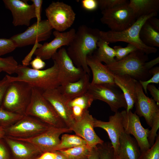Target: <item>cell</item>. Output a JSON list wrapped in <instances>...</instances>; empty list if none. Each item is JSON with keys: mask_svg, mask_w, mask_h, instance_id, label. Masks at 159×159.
I'll return each mask as SVG.
<instances>
[{"mask_svg": "<svg viewBox=\"0 0 159 159\" xmlns=\"http://www.w3.org/2000/svg\"><path fill=\"white\" fill-rule=\"evenodd\" d=\"M159 62V57L157 58L148 62H146L145 63V66L149 70H150L153 67L158 64Z\"/></svg>", "mask_w": 159, "mask_h": 159, "instance_id": "cell-49", "label": "cell"}, {"mask_svg": "<svg viewBox=\"0 0 159 159\" xmlns=\"http://www.w3.org/2000/svg\"><path fill=\"white\" fill-rule=\"evenodd\" d=\"M90 74L86 73L78 80L60 85L57 88L69 101L87 92L90 83Z\"/></svg>", "mask_w": 159, "mask_h": 159, "instance_id": "cell-25", "label": "cell"}, {"mask_svg": "<svg viewBox=\"0 0 159 159\" xmlns=\"http://www.w3.org/2000/svg\"><path fill=\"white\" fill-rule=\"evenodd\" d=\"M33 4L35 13L36 17L37 19V22H39L41 19V10L43 1L42 0H32Z\"/></svg>", "mask_w": 159, "mask_h": 159, "instance_id": "cell-45", "label": "cell"}, {"mask_svg": "<svg viewBox=\"0 0 159 159\" xmlns=\"http://www.w3.org/2000/svg\"><path fill=\"white\" fill-rule=\"evenodd\" d=\"M58 155L56 158L55 159H67L65 157L60 153L58 151Z\"/></svg>", "mask_w": 159, "mask_h": 159, "instance_id": "cell-51", "label": "cell"}, {"mask_svg": "<svg viewBox=\"0 0 159 159\" xmlns=\"http://www.w3.org/2000/svg\"><path fill=\"white\" fill-rule=\"evenodd\" d=\"M87 145L82 138L76 135L63 134L59 144L56 151L65 150L74 147Z\"/></svg>", "mask_w": 159, "mask_h": 159, "instance_id": "cell-31", "label": "cell"}, {"mask_svg": "<svg viewBox=\"0 0 159 159\" xmlns=\"http://www.w3.org/2000/svg\"><path fill=\"white\" fill-rule=\"evenodd\" d=\"M151 130H149L148 140L150 147L154 144L155 139L158 135L157 132L159 128V115L156 116L154 119Z\"/></svg>", "mask_w": 159, "mask_h": 159, "instance_id": "cell-40", "label": "cell"}, {"mask_svg": "<svg viewBox=\"0 0 159 159\" xmlns=\"http://www.w3.org/2000/svg\"><path fill=\"white\" fill-rule=\"evenodd\" d=\"M76 31L72 28L66 32L54 31V39L49 42H45L35 51L34 54L44 61L52 58L59 48L64 46H68L74 37Z\"/></svg>", "mask_w": 159, "mask_h": 159, "instance_id": "cell-17", "label": "cell"}, {"mask_svg": "<svg viewBox=\"0 0 159 159\" xmlns=\"http://www.w3.org/2000/svg\"><path fill=\"white\" fill-rule=\"evenodd\" d=\"M29 64L31 65L33 69L37 70H42L46 65V63L44 61L38 56H36L31 61Z\"/></svg>", "mask_w": 159, "mask_h": 159, "instance_id": "cell-43", "label": "cell"}, {"mask_svg": "<svg viewBox=\"0 0 159 159\" xmlns=\"http://www.w3.org/2000/svg\"><path fill=\"white\" fill-rule=\"evenodd\" d=\"M24 115L15 113L0 107V125L4 128L13 125Z\"/></svg>", "mask_w": 159, "mask_h": 159, "instance_id": "cell-32", "label": "cell"}, {"mask_svg": "<svg viewBox=\"0 0 159 159\" xmlns=\"http://www.w3.org/2000/svg\"><path fill=\"white\" fill-rule=\"evenodd\" d=\"M100 32L97 29L81 25L66 49L74 65L82 68L89 74L90 69L87 64V58L97 49V43L100 38Z\"/></svg>", "mask_w": 159, "mask_h": 159, "instance_id": "cell-1", "label": "cell"}, {"mask_svg": "<svg viewBox=\"0 0 159 159\" xmlns=\"http://www.w3.org/2000/svg\"><path fill=\"white\" fill-rule=\"evenodd\" d=\"M100 159H114V152L111 143L103 142L96 146Z\"/></svg>", "mask_w": 159, "mask_h": 159, "instance_id": "cell-34", "label": "cell"}, {"mask_svg": "<svg viewBox=\"0 0 159 159\" xmlns=\"http://www.w3.org/2000/svg\"><path fill=\"white\" fill-rule=\"evenodd\" d=\"M15 73L17 74L16 76L8 75L10 82H24L43 92L57 88L60 86L58 68L54 62L51 67L40 70L34 69L27 66L19 64Z\"/></svg>", "mask_w": 159, "mask_h": 159, "instance_id": "cell-2", "label": "cell"}, {"mask_svg": "<svg viewBox=\"0 0 159 159\" xmlns=\"http://www.w3.org/2000/svg\"><path fill=\"white\" fill-rule=\"evenodd\" d=\"M72 131L67 128H60L50 127L45 131L30 138H14L31 143L43 153L47 152L56 151L60 143L59 137L61 135Z\"/></svg>", "mask_w": 159, "mask_h": 159, "instance_id": "cell-14", "label": "cell"}, {"mask_svg": "<svg viewBox=\"0 0 159 159\" xmlns=\"http://www.w3.org/2000/svg\"><path fill=\"white\" fill-rule=\"evenodd\" d=\"M157 14L153 13L141 16L129 27L121 31H100V37L109 43L124 42L132 44L135 46L138 50L147 55L156 53L157 49L145 45L141 40L139 34L142 26L146 21L152 17H155Z\"/></svg>", "mask_w": 159, "mask_h": 159, "instance_id": "cell-3", "label": "cell"}, {"mask_svg": "<svg viewBox=\"0 0 159 159\" xmlns=\"http://www.w3.org/2000/svg\"><path fill=\"white\" fill-rule=\"evenodd\" d=\"M33 87L25 82H10L5 92L0 107L19 114L25 115L30 102Z\"/></svg>", "mask_w": 159, "mask_h": 159, "instance_id": "cell-6", "label": "cell"}, {"mask_svg": "<svg viewBox=\"0 0 159 159\" xmlns=\"http://www.w3.org/2000/svg\"><path fill=\"white\" fill-rule=\"evenodd\" d=\"M148 90L152 95L153 99L159 105V90L153 84H149L147 86Z\"/></svg>", "mask_w": 159, "mask_h": 159, "instance_id": "cell-46", "label": "cell"}, {"mask_svg": "<svg viewBox=\"0 0 159 159\" xmlns=\"http://www.w3.org/2000/svg\"><path fill=\"white\" fill-rule=\"evenodd\" d=\"M43 95L52 105L67 127L70 130L74 120L68 105L69 101L64 97L57 88L45 91Z\"/></svg>", "mask_w": 159, "mask_h": 159, "instance_id": "cell-19", "label": "cell"}, {"mask_svg": "<svg viewBox=\"0 0 159 159\" xmlns=\"http://www.w3.org/2000/svg\"><path fill=\"white\" fill-rule=\"evenodd\" d=\"M53 28L48 20H41L29 27L22 33L15 34L10 38L16 47H21L38 43L50 37Z\"/></svg>", "mask_w": 159, "mask_h": 159, "instance_id": "cell-11", "label": "cell"}, {"mask_svg": "<svg viewBox=\"0 0 159 159\" xmlns=\"http://www.w3.org/2000/svg\"><path fill=\"white\" fill-rule=\"evenodd\" d=\"M14 159H34L42 153L31 143L6 136L4 139Z\"/></svg>", "mask_w": 159, "mask_h": 159, "instance_id": "cell-21", "label": "cell"}, {"mask_svg": "<svg viewBox=\"0 0 159 159\" xmlns=\"http://www.w3.org/2000/svg\"><path fill=\"white\" fill-rule=\"evenodd\" d=\"M4 141V139H0V159H10V153L6 144Z\"/></svg>", "mask_w": 159, "mask_h": 159, "instance_id": "cell-44", "label": "cell"}, {"mask_svg": "<svg viewBox=\"0 0 159 159\" xmlns=\"http://www.w3.org/2000/svg\"><path fill=\"white\" fill-rule=\"evenodd\" d=\"M5 136V128L0 125V139H4Z\"/></svg>", "mask_w": 159, "mask_h": 159, "instance_id": "cell-50", "label": "cell"}, {"mask_svg": "<svg viewBox=\"0 0 159 159\" xmlns=\"http://www.w3.org/2000/svg\"><path fill=\"white\" fill-rule=\"evenodd\" d=\"M138 159H159V135L153 145L148 150L141 153Z\"/></svg>", "mask_w": 159, "mask_h": 159, "instance_id": "cell-35", "label": "cell"}, {"mask_svg": "<svg viewBox=\"0 0 159 159\" xmlns=\"http://www.w3.org/2000/svg\"><path fill=\"white\" fill-rule=\"evenodd\" d=\"M3 2L11 13L15 26H29L31 19L36 18L33 4H29L26 0H3Z\"/></svg>", "mask_w": 159, "mask_h": 159, "instance_id": "cell-16", "label": "cell"}, {"mask_svg": "<svg viewBox=\"0 0 159 159\" xmlns=\"http://www.w3.org/2000/svg\"><path fill=\"white\" fill-rule=\"evenodd\" d=\"M43 92L33 87L31 100L25 115L37 118L50 126L68 128L52 105L44 97Z\"/></svg>", "mask_w": 159, "mask_h": 159, "instance_id": "cell-5", "label": "cell"}, {"mask_svg": "<svg viewBox=\"0 0 159 159\" xmlns=\"http://www.w3.org/2000/svg\"><path fill=\"white\" fill-rule=\"evenodd\" d=\"M115 84H90L87 92L94 100H99L106 103L115 113L120 108L126 109L127 105L121 90Z\"/></svg>", "mask_w": 159, "mask_h": 159, "instance_id": "cell-8", "label": "cell"}, {"mask_svg": "<svg viewBox=\"0 0 159 159\" xmlns=\"http://www.w3.org/2000/svg\"><path fill=\"white\" fill-rule=\"evenodd\" d=\"M50 127L37 118L25 115L13 125L5 128V131L6 136L25 139L39 135Z\"/></svg>", "mask_w": 159, "mask_h": 159, "instance_id": "cell-10", "label": "cell"}, {"mask_svg": "<svg viewBox=\"0 0 159 159\" xmlns=\"http://www.w3.org/2000/svg\"><path fill=\"white\" fill-rule=\"evenodd\" d=\"M82 7L88 11H93L98 7L97 0H82L81 1Z\"/></svg>", "mask_w": 159, "mask_h": 159, "instance_id": "cell-42", "label": "cell"}, {"mask_svg": "<svg viewBox=\"0 0 159 159\" xmlns=\"http://www.w3.org/2000/svg\"><path fill=\"white\" fill-rule=\"evenodd\" d=\"M16 48L14 43L10 38H0V57L12 52Z\"/></svg>", "mask_w": 159, "mask_h": 159, "instance_id": "cell-38", "label": "cell"}, {"mask_svg": "<svg viewBox=\"0 0 159 159\" xmlns=\"http://www.w3.org/2000/svg\"><path fill=\"white\" fill-rule=\"evenodd\" d=\"M45 14L52 28L63 32L73 24L76 14L72 7L62 2H52L46 8Z\"/></svg>", "mask_w": 159, "mask_h": 159, "instance_id": "cell-9", "label": "cell"}, {"mask_svg": "<svg viewBox=\"0 0 159 159\" xmlns=\"http://www.w3.org/2000/svg\"><path fill=\"white\" fill-rule=\"evenodd\" d=\"M94 127H100L107 133L114 150V154L117 152L119 139L121 133L124 131L121 112L118 111L110 116L109 121L105 122L94 117Z\"/></svg>", "mask_w": 159, "mask_h": 159, "instance_id": "cell-20", "label": "cell"}, {"mask_svg": "<svg viewBox=\"0 0 159 159\" xmlns=\"http://www.w3.org/2000/svg\"><path fill=\"white\" fill-rule=\"evenodd\" d=\"M92 148L86 145L58 151L67 159H87Z\"/></svg>", "mask_w": 159, "mask_h": 159, "instance_id": "cell-30", "label": "cell"}, {"mask_svg": "<svg viewBox=\"0 0 159 159\" xmlns=\"http://www.w3.org/2000/svg\"><path fill=\"white\" fill-rule=\"evenodd\" d=\"M93 117L88 110L79 119L75 120L70 128L76 135L82 138L92 148L104 142L96 134L94 126Z\"/></svg>", "mask_w": 159, "mask_h": 159, "instance_id": "cell-15", "label": "cell"}, {"mask_svg": "<svg viewBox=\"0 0 159 159\" xmlns=\"http://www.w3.org/2000/svg\"><path fill=\"white\" fill-rule=\"evenodd\" d=\"M150 72L153 76L148 80L145 81H138L141 85L145 93L147 94V87L151 83L158 84L159 83V67H153L150 70Z\"/></svg>", "mask_w": 159, "mask_h": 159, "instance_id": "cell-39", "label": "cell"}, {"mask_svg": "<svg viewBox=\"0 0 159 159\" xmlns=\"http://www.w3.org/2000/svg\"><path fill=\"white\" fill-rule=\"evenodd\" d=\"M94 100L92 96L87 92L69 100L68 105L74 119L80 118L88 110Z\"/></svg>", "mask_w": 159, "mask_h": 159, "instance_id": "cell-27", "label": "cell"}, {"mask_svg": "<svg viewBox=\"0 0 159 159\" xmlns=\"http://www.w3.org/2000/svg\"><path fill=\"white\" fill-rule=\"evenodd\" d=\"M86 61L87 65L92 74L91 84H115L112 73L105 65H103L97 58L95 54L88 56Z\"/></svg>", "mask_w": 159, "mask_h": 159, "instance_id": "cell-23", "label": "cell"}, {"mask_svg": "<svg viewBox=\"0 0 159 159\" xmlns=\"http://www.w3.org/2000/svg\"><path fill=\"white\" fill-rule=\"evenodd\" d=\"M98 7L101 11L113 8L129 3L127 0H97Z\"/></svg>", "mask_w": 159, "mask_h": 159, "instance_id": "cell-37", "label": "cell"}, {"mask_svg": "<svg viewBox=\"0 0 159 159\" xmlns=\"http://www.w3.org/2000/svg\"><path fill=\"white\" fill-rule=\"evenodd\" d=\"M148 21L151 26L156 30L159 32V20L155 17H152L149 18Z\"/></svg>", "mask_w": 159, "mask_h": 159, "instance_id": "cell-47", "label": "cell"}, {"mask_svg": "<svg viewBox=\"0 0 159 159\" xmlns=\"http://www.w3.org/2000/svg\"><path fill=\"white\" fill-rule=\"evenodd\" d=\"M2 72V70L0 69V73L1 72Z\"/></svg>", "mask_w": 159, "mask_h": 159, "instance_id": "cell-53", "label": "cell"}, {"mask_svg": "<svg viewBox=\"0 0 159 159\" xmlns=\"http://www.w3.org/2000/svg\"><path fill=\"white\" fill-rule=\"evenodd\" d=\"M113 49L115 52V59L116 61L121 60L131 52L138 50L135 46L130 44H128L125 47L120 46H115Z\"/></svg>", "mask_w": 159, "mask_h": 159, "instance_id": "cell-36", "label": "cell"}, {"mask_svg": "<svg viewBox=\"0 0 159 159\" xmlns=\"http://www.w3.org/2000/svg\"><path fill=\"white\" fill-rule=\"evenodd\" d=\"M148 60L147 54L137 50L121 60L105 65L113 74L128 75L138 81H145L152 76L145 66Z\"/></svg>", "mask_w": 159, "mask_h": 159, "instance_id": "cell-4", "label": "cell"}, {"mask_svg": "<svg viewBox=\"0 0 159 159\" xmlns=\"http://www.w3.org/2000/svg\"><path fill=\"white\" fill-rule=\"evenodd\" d=\"M137 97L135 103V113L140 117H143L150 127L155 117L159 115V105L154 100L147 96L138 81L136 85Z\"/></svg>", "mask_w": 159, "mask_h": 159, "instance_id": "cell-18", "label": "cell"}, {"mask_svg": "<svg viewBox=\"0 0 159 159\" xmlns=\"http://www.w3.org/2000/svg\"><path fill=\"white\" fill-rule=\"evenodd\" d=\"M87 159H100L99 154L97 147L92 148Z\"/></svg>", "mask_w": 159, "mask_h": 159, "instance_id": "cell-48", "label": "cell"}, {"mask_svg": "<svg viewBox=\"0 0 159 159\" xmlns=\"http://www.w3.org/2000/svg\"><path fill=\"white\" fill-rule=\"evenodd\" d=\"M124 132L132 135L136 140L141 153L145 151L150 147L148 140L149 130L142 125L140 117L131 110L127 112L124 110L121 112Z\"/></svg>", "mask_w": 159, "mask_h": 159, "instance_id": "cell-13", "label": "cell"}, {"mask_svg": "<svg viewBox=\"0 0 159 159\" xmlns=\"http://www.w3.org/2000/svg\"><path fill=\"white\" fill-rule=\"evenodd\" d=\"M139 35L141 40L146 45L155 48L159 47V32L153 28L147 20L142 26Z\"/></svg>", "mask_w": 159, "mask_h": 159, "instance_id": "cell-28", "label": "cell"}, {"mask_svg": "<svg viewBox=\"0 0 159 159\" xmlns=\"http://www.w3.org/2000/svg\"><path fill=\"white\" fill-rule=\"evenodd\" d=\"M115 84L122 91L127 105L126 110L133 108L137 97L136 85L138 81L128 75L112 74Z\"/></svg>", "mask_w": 159, "mask_h": 159, "instance_id": "cell-22", "label": "cell"}, {"mask_svg": "<svg viewBox=\"0 0 159 159\" xmlns=\"http://www.w3.org/2000/svg\"><path fill=\"white\" fill-rule=\"evenodd\" d=\"M18 65L17 61L12 56L5 58L0 57V69L9 74L15 73Z\"/></svg>", "mask_w": 159, "mask_h": 159, "instance_id": "cell-33", "label": "cell"}, {"mask_svg": "<svg viewBox=\"0 0 159 159\" xmlns=\"http://www.w3.org/2000/svg\"><path fill=\"white\" fill-rule=\"evenodd\" d=\"M141 152L135 138L123 132L119 139V145L116 154L121 159H138Z\"/></svg>", "mask_w": 159, "mask_h": 159, "instance_id": "cell-24", "label": "cell"}, {"mask_svg": "<svg viewBox=\"0 0 159 159\" xmlns=\"http://www.w3.org/2000/svg\"><path fill=\"white\" fill-rule=\"evenodd\" d=\"M52 58L58 67L60 85L75 82L86 73L82 68L74 65L64 47L60 48Z\"/></svg>", "mask_w": 159, "mask_h": 159, "instance_id": "cell-12", "label": "cell"}, {"mask_svg": "<svg viewBox=\"0 0 159 159\" xmlns=\"http://www.w3.org/2000/svg\"><path fill=\"white\" fill-rule=\"evenodd\" d=\"M10 82L8 75H6L0 80V107L2 103L5 92Z\"/></svg>", "mask_w": 159, "mask_h": 159, "instance_id": "cell-41", "label": "cell"}, {"mask_svg": "<svg viewBox=\"0 0 159 159\" xmlns=\"http://www.w3.org/2000/svg\"><path fill=\"white\" fill-rule=\"evenodd\" d=\"M114 159H121L117 155L114 154Z\"/></svg>", "mask_w": 159, "mask_h": 159, "instance_id": "cell-52", "label": "cell"}, {"mask_svg": "<svg viewBox=\"0 0 159 159\" xmlns=\"http://www.w3.org/2000/svg\"><path fill=\"white\" fill-rule=\"evenodd\" d=\"M128 3L102 11V23L115 32L121 31L129 27L136 19Z\"/></svg>", "mask_w": 159, "mask_h": 159, "instance_id": "cell-7", "label": "cell"}, {"mask_svg": "<svg viewBox=\"0 0 159 159\" xmlns=\"http://www.w3.org/2000/svg\"><path fill=\"white\" fill-rule=\"evenodd\" d=\"M129 6L132 10L136 19L143 16L158 13L159 0H130Z\"/></svg>", "mask_w": 159, "mask_h": 159, "instance_id": "cell-26", "label": "cell"}, {"mask_svg": "<svg viewBox=\"0 0 159 159\" xmlns=\"http://www.w3.org/2000/svg\"><path fill=\"white\" fill-rule=\"evenodd\" d=\"M109 43L100 38L97 44L98 47L97 51L94 54L100 61L104 62L106 65H109L116 61L115 50L110 47Z\"/></svg>", "mask_w": 159, "mask_h": 159, "instance_id": "cell-29", "label": "cell"}]
</instances>
